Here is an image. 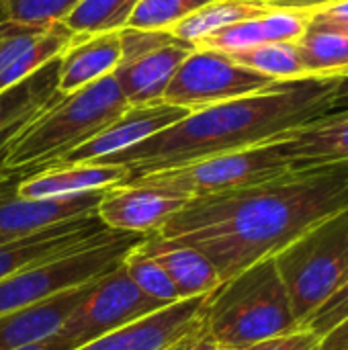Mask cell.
I'll use <instances>...</instances> for the list:
<instances>
[{
	"instance_id": "f1b7e54d",
	"label": "cell",
	"mask_w": 348,
	"mask_h": 350,
	"mask_svg": "<svg viewBox=\"0 0 348 350\" xmlns=\"http://www.w3.org/2000/svg\"><path fill=\"white\" fill-rule=\"evenodd\" d=\"M263 43H267L263 21H260V16H254V18L234 23V25L201 39L195 47L213 49V51H222V53L230 55V53L244 51V49H250V47H256Z\"/></svg>"
},
{
	"instance_id": "74e56055",
	"label": "cell",
	"mask_w": 348,
	"mask_h": 350,
	"mask_svg": "<svg viewBox=\"0 0 348 350\" xmlns=\"http://www.w3.org/2000/svg\"><path fill=\"white\" fill-rule=\"evenodd\" d=\"M316 14L320 16H326V18H348V0H336V2H330L318 10H314Z\"/></svg>"
},
{
	"instance_id": "4fadbf2b",
	"label": "cell",
	"mask_w": 348,
	"mask_h": 350,
	"mask_svg": "<svg viewBox=\"0 0 348 350\" xmlns=\"http://www.w3.org/2000/svg\"><path fill=\"white\" fill-rule=\"evenodd\" d=\"M189 201V197L170 191L125 183L105 193L96 207V215L109 230L150 236L156 234Z\"/></svg>"
},
{
	"instance_id": "5bb4252c",
	"label": "cell",
	"mask_w": 348,
	"mask_h": 350,
	"mask_svg": "<svg viewBox=\"0 0 348 350\" xmlns=\"http://www.w3.org/2000/svg\"><path fill=\"white\" fill-rule=\"evenodd\" d=\"M74 39L76 35L64 23L31 27L2 21L0 92L57 59Z\"/></svg>"
},
{
	"instance_id": "8fae6325",
	"label": "cell",
	"mask_w": 348,
	"mask_h": 350,
	"mask_svg": "<svg viewBox=\"0 0 348 350\" xmlns=\"http://www.w3.org/2000/svg\"><path fill=\"white\" fill-rule=\"evenodd\" d=\"M191 111L168 105L154 103L142 107H127L113 123H109L94 137L66 154L55 164H80V162H103L111 156H117L144 139L168 129L170 125L185 119ZM51 164V166H55Z\"/></svg>"
},
{
	"instance_id": "d6a6232c",
	"label": "cell",
	"mask_w": 348,
	"mask_h": 350,
	"mask_svg": "<svg viewBox=\"0 0 348 350\" xmlns=\"http://www.w3.org/2000/svg\"><path fill=\"white\" fill-rule=\"evenodd\" d=\"M269 8H302V10H318L336 0H254Z\"/></svg>"
},
{
	"instance_id": "7a4b0ae2",
	"label": "cell",
	"mask_w": 348,
	"mask_h": 350,
	"mask_svg": "<svg viewBox=\"0 0 348 350\" xmlns=\"http://www.w3.org/2000/svg\"><path fill=\"white\" fill-rule=\"evenodd\" d=\"M336 76H308L189 113L168 129L103 162L123 164L129 180L281 137L330 113Z\"/></svg>"
},
{
	"instance_id": "d4e9b609",
	"label": "cell",
	"mask_w": 348,
	"mask_h": 350,
	"mask_svg": "<svg viewBox=\"0 0 348 350\" xmlns=\"http://www.w3.org/2000/svg\"><path fill=\"white\" fill-rule=\"evenodd\" d=\"M230 57L275 82H293L308 78L295 43H263L244 51L230 53Z\"/></svg>"
},
{
	"instance_id": "ab89813d",
	"label": "cell",
	"mask_w": 348,
	"mask_h": 350,
	"mask_svg": "<svg viewBox=\"0 0 348 350\" xmlns=\"http://www.w3.org/2000/svg\"><path fill=\"white\" fill-rule=\"evenodd\" d=\"M2 21H4V18H2V12H0V23H2Z\"/></svg>"
},
{
	"instance_id": "e575fe53",
	"label": "cell",
	"mask_w": 348,
	"mask_h": 350,
	"mask_svg": "<svg viewBox=\"0 0 348 350\" xmlns=\"http://www.w3.org/2000/svg\"><path fill=\"white\" fill-rule=\"evenodd\" d=\"M348 111V72L336 76V84L330 98V113Z\"/></svg>"
},
{
	"instance_id": "e0dca14e",
	"label": "cell",
	"mask_w": 348,
	"mask_h": 350,
	"mask_svg": "<svg viewBox=\"0 0 348 350\" xmlns=\"http://www.w3.org/2000/svg\"><path fill=\"white\" fill-rule=\"evenodd\" d=\"M129 180V170L123 164L109 162H80L55 164L21 176L14 195L21 199L68 197L121 187Z\"/></svg>"
},
{
	"instance_id": "f546056e",
	"label": "cell",
	"mask_w": 348,
	"mask_h": 350,
	"mask_svg": "<svg viewBox=\"0 0 348 350\" xmlns=\"http://www.w3.org/2000/svg\"><path fill=\"white\" fill-rule=\"evenodd\" d=\"M348 320V275L347 279L338 285V289L299 326L306 328L320 338L330 334L334 328L345 324Z\"/></svg>"
},
{
	"instance_id": "ba28073f",
	"label": "cell",
	"mask_w": 348,
	"mask_h": 350,
	"mask_svg": "<svg viewBox=\"0 0 348 350\" xmlns=\"http://www.w3.org/2000/svg\"><path fill=\"white\" fill-rule=\"evenodd\" d=\"M277 84L281 82L244 68L228 53L195 47L172 76L162 103L193 113L211 105L269 90Z\"/></svg>"
},
{
	"instance_id": "277c9868",
	"label": "cell",
	"mask_w": 348,
	"mask_h": 350,
	"mask_svg": "<svg viewBox=\"0 0 348 350\" xmlns=\"http://www.w3.org/2000/svg\"><path fill=\"white\" fill-rule=\"evenodd\" d=\"M299 330L275 256L222 281L203 306V332L224 350H242Z\"/></svg>"
},
{
	"instance_id": "1f68e13d",
	"label": "cell",
	"mask_w": 348,
	"mask_h": 350,
	"mask_svg": "<svg viewBox=\"0 0 348 350\" xmlns=\"http://www.w3.org/2000/svg\"><path fill=\"white\" fill-rule=\"evenodd\" d=\"M166 350H224V349H219L217 345H213V342L205 336V332H203V324H201L197 330H193V332H189L187 336L178 338L174 345H170Z\"/></svg>"
},
{
	"instance_id": "8992f818",
	"label": "cell",
	"mask_w": 348,
	"mask_h": 350,
	"mask_svg": "<svg viewBox=\"0 0 348 350\" xmlns=\"http://www.w3.org/2000/svg\"><path fill=\"white\" fill-rule=\"evenodd\" d=\"M297 172L291 158L287 156L281 137L250 146L238 152L213 156L201 162H193L178 168L150 172L127 183L156 187L189 199L240 191L258 185H267Z\"/></svg>"
},
{
	"instance_id": "3957f363",
	"label": "cell",
	"mask_w": 348,
	"mask_h": 350,
	"mask_svg": "<svg viewBox=\"0 0 348 350\" xmlns=\"http://www.w3.org/2000/svg\"><path fill=\"white\" fill-rule=\"evenodd\" d=\"M127 100L113 74L55 94L6 144L2 168L21 176L47 168L113 123Z\"/></svg>"
},
{
	"instance_id": "d6986e66",
	"label": "cell",
	"mask_w": 348,
	"mask_h": 350,
	"mask_svg": "<svg viewBox=\"0 0 348 350\" xmlns=\"http://www.w3.org/2000/svg\"><path fill=\"white\" fill-rule=\"evenodd\" d=\"M94 283V281H92ZM0 316V350H16L57 334L90 285Z\"/></svg>"
},
{
	"instance_id": "7c38bea8",
	"label": "cell",
	"mask_w": 348,
	"mask_h": 350,
	"mask_svg": "<svg viewBox=\"0 0 348 350\" xmlns=\"http://www.w3.org/2000/svg\"><path fill=\"white\" fill-rule=\"evenodd\" d=\"M205 297H189L117 328L76 350H166L203 324Z\"/></svg>"
},
{
	"instance_id": "836d02e7",
	"label": "cell",
	"mask_w": 348,
	"mask_h": 350,
	"mask_svg": "<svg viewBox=\"0 0 348 350\" xmlns=\"http://www.w3.org/2000/svg\"><path fill=\"white\" fill-rule=\"evenodd\" d=\"M76 349H78V345H76L74 340H70L66 334L57 332V334H53V336H49V338L41 340V342H35V345H29V347H23V349H16V350H76Z\"/></svg>"
},
{
	"instance_id": "4316f807",
	"label": "cell",
	"mask_w": 348,
	"mask_h": 350,
	"mask_svg": "<svg viewBox=\"0 0 348 350\" xmlns=\"http://www.w3.org/2000/svg\"><path fill=\"white\" fill-rule=\"evenodd\" d=\"M209 2L213 0H139L125 27L144 31H168L178 21L187 18Z\"/></svg>"
},
{
	"instance_id": "ac0fdd59",
	"label": "cell",
	"mask_w": 348,
	"mask_h": 350,
	"mask_svg": "<svg viewBox=\"0 0 348 350\" xmlns=\"http://www.w3.org/2000/svg\"><path fill=\"white\" fill-rule=\"evenodd\" d=\"M281 144L295 170L348 164V111L318 117L281 135Z\"/></svg>"
},
{
	"instance_id": "4dcf8cb0",
	"label": "cell",
	"mask_w": 348,
	"mask_h": 350,
	"mask_svg": "<svg viewBox=\"0 0 348 350\" xmlns=\"http://www.w3.org/2000/svg\"><path fill=\"white\" fill-rule=\"evenodd\" d=\"M242 350H322V338L306 328H299L295 332L273 336Z\"/></svg>"
},
{
	"instance_id": "484cf974",
	"label": "cell",
	"mask_w": 348,
	"mask_h": 350,
	"mask_svg": "<svg viewBox=\"0 0 348 350\" xmlns=\"http://www.w3.org/2000/svg\"><path fill=\"white\" fill-rule=\"evenodd\" d=\"M139 244H135L127 256L123 258V269L129 275V279L137 285V289L142 293H146L148 297L162 301L166 306L183 301L176 285L172 283V279L168 277V273L148 254H144L139 248Z\"/></svg>"
},
{
	"instance_id": "44dd1931",
	"label": "cell",
	"mask_w": 348,
	"mask_h": 350,
	"mask_svg": "<svg viewBox=\"0 0 348 350\" xmlns=\"http://www.w3.org/2000/svg\"><path fill=\"white\" fill-rule=\"evenodd\" d=\"M137 248L168 273L183 299L209 295L222 283L213 262L191 246L160 242L150 234L139 242Z\"/></svg>"
},
{
	"instance_id": "9a60e30c",
	"label": "cell",
	"mask_w": 348,
	"mask_h": 350,
	"mask_svg": "<svg viewBox=\"0 0 348 350\" xmlns=\"http://www.w3.org/2000/svg\"><path fill=\"white\" fill-rule=\"evenodd\" d=\"M107 191L47 199H21L14 191L4 195L0 199V244L53 228L80 215L96 213Z\"/></svg>"
},
{
	"instance_id": "f35d334b",
	"label": "cell",
	"mask_w": 348,
	"mask_h": 350,
	"mask_svg": "<svg viewBox=\"0 0 348 350\" xmlns=\"http://www.w3.org/2000/svg\"><path fill=\"white\" fill-rule=\"evenodd\" d=\"M21 180V174L8 172V170H0V199L8 193H12L16 189V183Z\"/></svg>"
},
{
	"instance_id": "8d00e7d4",
	"label": "cell",
	"mask_w": 348,
	"mask_h": 350,
	"mask_svg": "<svg viewBox=\"0 0 348 350\" xmlns=\"http://www.w3.org/2000/svg\"><path fill=\"white\" fill-rule=\"evenodd\" d=\"M310 27L324 29V31H334V33H340V35L348 37V18H326V16H320V14L314 12Z\"/></svg>"
},
{
	"instance_id": "6da1fadb",
	"label": "cell",
	"mask_w": 348,
	"mask_h": 350,
	"mask_svg": "<svg viewBox=\"0 0 348 350\" xmlns=\"http://www.w3.org/2000/svg\"><path fill=\"white\" fill-rule=\"evenodd\" d=\"M345 209L348 164L320 166L250 189L195 197L152 236L199 250L226 281Z\"/></svg>"
},
{
	"instance_id": "ffe728a7",
	"label": "cell",
	"mask_w": 348,
	"mask_h": 350,
	"mask_svg": "<svg viewBox=\"0 0 348 350\" xmlns=\"http://www.w3.org/2000/svg\"><path fill=\"white\" fill-rule=\"evenodd\" d=\"M121 62V39L117 33L78 37L57 57V92H74L109 74Z\"/></svg>"
},
{
	"instance_id": "9c48e42d",
	"label": "cell",
	"mask_w": 348,
	"mask_h": 350,
	"mask_svg": "<svg viewBox=\"0 0 348 350\" xmlns=\"http://www.w3.org/2000/svg\"><path fill=\"white\" fill-rule=\"evenodd\" d=\"M162 308L166 304L142 293L119 265L90 285L59 332L82 347Z\"/></svg>"
},
{
	"instance_id": "30bf717a",
	"label": "cell",
	"mask_w": 348,
	"mask_h": 350,
	"mask_svg": "<svg viewBox=\"0 0 348 350\" xmlns=\"http://www.w3.org/2000/svg\"><path fill=\"white\" fill-rule=\"evenodd\" d=\"M121 232L109 230L98 219L96 213H90V215H80V217L62 221L53 228L4 242L0 244V281L8 279L10 275L27 267L90 248L94 244L113 240Z\"/></svg>"
},
{
	"instance_id": "7402d4cb",
	"label": "cell",
	"mask_w": 348,
	"mask_h": 350,
	"mask_svg": "<svg viewBox=\"0 0 348 350\" xmlns=\"http://www.w3.org/2000/svg\"><path fill=\"white\" fill-rule=\"evenodd\" d=\"M269 6L258 4L254 0H213L203 8L195 10L187 18L178 21L168 31L183 43L197 45L201 39L246 18L260 16Z\"/></svg>"
},
{
	"instance_id": "83f0119b",
	"label": "cell",
	"mask_w": 348,
	"mask_h": 350,
	"mask_svg": "<svg viewBox=\"0 0 348 350\" xmlns=\"http://www.w3.org/2000/svg\"><path fill=\"white\" fill-rule=\"evenodd\" d=\"M82 0H0L2 18L14 25L47 27L62 23Z\"/></svg>"
},
{
	"instance_id": "52a82bcc",
	"label": "cell",
	"mask_w": 348,
	"mask_h": 350,
	"mask_svg": "<svg viewBox=\"0 0 348 350\" xmlns=\"http://www.w3.org/2000/svg\"><path fill=\"white\" fill-rule=\"evenodd\" d=\"M144 238L146 236L142 234L121 232L113 240L27 267L10 275L0 281V316L51 299L105 277L117 269L127 252Z\"/></svg>"
},
{
	"instance_id": "2e32d148",
	"label": "cell",
	"mask_w": 348,
	"mask_h": 350,
	"mask_svg": "<svg viewBox=\"0 0 348 350\" xmlns=\"http://www.w3.org/2000/svg\"><path fill=\"white\" fill-rule=\"evenodd\" d=\"M193 49V45L174 39L170 43L121 59L113 70V78L119 84L127 105L142 107L162 103L172 76Z\"/></svg>"
},
{
	"instance_id": "603a6c76",
	"label": "cell",
	"mask_w": 348,
	"mask_h": 350,
	"mask_svg": "<svg viewBox=\"0 0 348 350\" xmlns=\"http://www.w3.org/2000/svg\"><path fill=\"white\" fill-rule=\"evenodd\" d=\"M306 76H340L348 72V37L310 27L295 43Z\"/></svg>"
},
{
	"instance_id": "cb8c5ba5",
	"label": "cell",
	"mask_w": 348,
	"mask_h": 350,
	"mask_svg": "<svg viewBox=\"0 0 348 350\" xmlns=\"http://www.w3.org/2000/svg\"><path fill=\"white\" fill-rule=\"evenodd\" d=\"M139 0H82L62 21L74 35L90 37L125 29Z\"/></svg>"
},
{
	"instance_id": "5b68a950",
	"label": "cell",
	"mask_w": 348,
	"mask_h": 350,
	"mask_svg": "<svg viewBox=\"0 0 348 350\" xmlns=\"http://www.w3.org/2000/svg\"><path fill=\"white\" fill-rule=\"evenodd\" d=\"M299 326L348 275V209L314 226L275 254Z\"/></svg>"
},
{
	"instance_id": "d590c367",
	"label": "cell",
	"mask_w": 348,
	"mask_h": 350,
	"mask_svg": "<svg viewBox=\"0 0 348 350\" xmlns=\"http://www.w3.org/2000/svg\"><path fill=\"white\" fill-rule=\"evenodd\" d=\"M322 350H348V320L322 338Z\"/></svg>"
}]
</instances>
